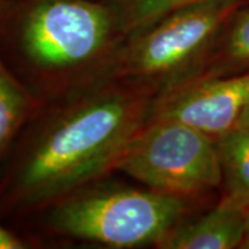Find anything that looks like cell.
Instances as JSON below:
<instances>
[{"instance_id": "obj_1", "label": "cell", "mask_w": 249, "mask_h": 249, "mask_svg": "<svg viewBox=\"0 0 249 249\" xmlns=\"http://www.w3.org/2000/svg\"><path fill=\"white\" fill-rule=\"evenodd\" d=\"M155 96L101 83L43 103L0 165V214L42 212L116 169Z\"/></svg>"}, {"instance_id": "obj_2", "label": "cell", "mask_w": 249, "mask_h": 249, "mask_svg": "<svg viewBox=\"0 0 249 249\" xmlns=\"http://www.w3.org/2000/svg\"><path fill=\"white\" fill-rule=\"evenodd\" d=\"M124 42L107 1L0 3V58L43 103L112 75Z\"/></svg>"}, {"instance_id": "obj_3", "label": "cell", "mask_w": 249, "mask_h": 249, "mask_svg": "<svg viewBox=\"0 0 249 249\" xmlns=\"http://www.w3.org/2000/svg\"><path fill=\"white\" fill-rule=\"evenodd\" d=\"M247 0H205L173 10L124 39L114 76L166 91L191 79Z\"/></svg>"}, {"instance_id": "obj_4", "label": "cell", "mask_w": 249, "mask_h": 249, "mask_svg": "<svg viewBox=\"0 0 249 249\" xmlns=\"http://www.w3.org/2000/svg\"><path fill=\"white\" fill-rule=\"evenodd\" d=\"M188 199L150 188H82L43 209L49 231L109 248L155 245L188 212Z\"/></svg>"}, {"instance_id": "obj_5", "label": "cell", "mask_w": 249, "mask_h": 249, "mask_svg": "<svg viewBox=\"0 0 249 249\" xmlns=\"http://www.w3.org/2000/svg\"><path fill=\"white\" fill-rule=\"evenodd\" d=\"M116 169L150 190L187 199L222 187L216 139L173 119L148 118Z\"/></svg>"}, {"instance_id": "obj_6", "label": "cell", "mask_w": 249, "mask_h": 249, "mask_svg": "<svg viewBox=\"0 0 249 249\" xmlns=\"http://www.w3.org/2000/svg\"><path fill=\"white\" fill-rule=\"evenodd\" d=\"M249 106L248 71L186 80L158 93L150 118L190 124L213 139L235 127Z\"/></svg>"}, {"instance_id": "obj_7", "label": "cell", "mask_w": 249, "mask_h": 249, "mask_svg": "<svg viewBox=\"0 0 249 249\" xmlns=\"http://www.w3.org/2000/svg\"><path fill=\"white\" fill-rule=\"evenodd\" d=\"M247 209L220 199L196 220H183L158 244L160 249H234L244 237Z\"/></svg>"}, {"instance_id": "obj_8", "label": "cell", "mask_w": 249, "mask_h": 249, "mask_svg": "<svg viewBox=\"0 0 249 249\" xmlns=\"http://www.w3.org/2000/svg\"><path fill=\"white\" fill-rule=\"evenodd\" d=\"M249 70V6L237 10L194 78L224 76ZM190 80V79H188Z\"/></svg>"}, {"instance_id": "obj_9", "label": "cell", "mask_w": 249, "mask_h": 249, "mask_svg": "<svg viewBox=\"0 0 249 249\" xmlns=\"http://www.w3.org/2000/svg\"><path fill=\"white\" fill-rule=\"evenodd\" d=\"M43 106L0 58V165L22 127Z\"/></svg>"}, {"instance_id": "obj_10", "label": "cell", "mask_w": 249, "mask_h": 249, "mask_svg": "<svg viewBox=\"0 0 249 249\" xmlns=\"http://www.w3.org/2000/svg\"><path fill=\"white\" fill-rule=\"evenodd\" d=\"M223 199L249 208V127L235 126L217 140Z\"/></svg>"}, {"instance_id": "obj_11", "label": "cell", "mask_w": 249, "mask_h": 249, "mask_svg": "<svg viewBox=\"0 0 249 249\" xmlns=\"http://www.w3.org/2000/svg\"><path fill=\"white\" fill-rule=\"evenodd\" d=\"M198 1L205 0H107L124 39L150 27L170 11Z\"/></svg>"}, {"instance_id": "obj_12", "label": "cell", "mask_w": 249, "mask_h": 249, "mask_svg": "<svg viewBox=\"0 0 249 249\" xmlns=\"http://www.w3.org/2000/svg\"><path fill=\"white\" fill-rule=\"evenodd\" d=\"M28 247L27 241L18 237L0 222V249H25Z\"/></svg>"}, {"instance_id": "obj_13", "label": "cell", "mask_w": 249, "mask_h": 249, "mask_svg": "<svg viewBox=\"0 0 249 249\" xmlns=\"http://www.w3.org/2000/svg\"><path fill=\"white\" fill-rule=\"evenodd\" d=\"M241 249H249V208L245 213V226H244V237L241 242Z\"/></svg>"}, {"instance_id": "obj_14", "label": "cell", "mask_w": 249, "mask_h": 249, "mask_svg": "<svg viewBox=\"0 0 249 249\" xmlns=\"http://www.w3.org/2000/svg\"><path fill=\"white\" fill-rule=\"evenodd\" d=\"M237 126H245V127H249V106L248 108L244 111V114L241 115L240 121H238Z\"/></svg>"}, {"instance_id": "obj_15", "label": "cell", "mask_w": 249, "mask_h": 249, "mask_svg": "<svg viewBox=\"0 0 249 249\" xmlns=\"http://www.w3.org/2000/svg\"><path fill=\"white\" fill-rule=\"evenodd\" d=\"M3 1H6V0H0V3H3Z\"/></svg>"}]
</instances>
